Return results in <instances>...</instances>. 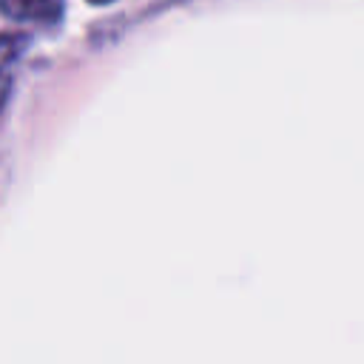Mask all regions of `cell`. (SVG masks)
I'll use <instances>...</instances> for the list:
<instances>
[{
    "label": "cell",
    "instance_id": "obj_1",
    "mask_svg": "<svg viewBox=\"0 0 364 364\" xmlns=\"http://www.w3.org/2000/svg\"><path fill=\"white\" fill-rule=\"evenodd\" d=\"M3 11L11 20L26 23H51L63 11V0H3Z\"/></svg>",
    "mask_w": 364,
    "mask_h": 364
},
{
    "label": "cell",
    "instance_id": "obj_2",
    "mask_svg": "<svg viewBox=\"0 0 364 364\" xmlns=\"http://www.w3.org/2000/svg\"><path fill=\"white\" fill-rule=\"evenodd\" d=\"M88 3H94V6H105V3H114V0H88Z\"/></svg>",
    "mask_w": 364,
    "mask_h": 364
}]
</instances>
